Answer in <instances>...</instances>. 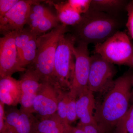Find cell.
Listing matches in <instances>:
<instances>
[{
    "label": "cell",
    "mask_w": 133,
    "mask_h": 133,
    "mask_svg": "<svg viewBox=\"0 0 133 133\" xmlns=\"http://www.w3.org/2000/svg\"><path fill=\"white\" fill-rule=\"evenodd\" d=\"M125 8L128 15L126 26L129 34L133 40V1L129 2L127 4Z\"/></svg>",
    "instance_id": "24"
},
{
    "label": "cell",
    "mask_w": 133,
    "mask_h": 133,
    "mask_svg": "<svg viewBox=\"0 0 133 133\" xmlns=\"http://www.w3.org/2000/svg\"><path fill=\"white\" fill-rule=\"evenodd\" d=\"M133 51L129 36L119 31L104 42L95 45L94 51L112 64L129 65Z\"/></svg>",
    "instance_id": "5"
},
{
    "label": "cell",
    "mask_w": 133,
    "mask_h": 133,
    "mask_svg": "<svg viewBox=\"0 0 133 133\" xmlns=\"http://www.w3.org/2000/svg\"><path fill=\"white\" fill-rule=\"evenodd\" d=\"M63 90L54 82L41 81L31 113L37 114L40 120L48 118L56 113L59 95Z\"/></svg>",
    "instance_id": "6"
},
{
    "label": "cell",
    "mask_w": 133,
    "mask_h": 133,
    "mask_svg": "<svg viewBox=\"0 0 133 133\" xmlns=\"http://www.w3.org/2000/svg\"><path fill=\"white\" fill-rule=\"evenodd\" d=\"M119 22L113 15L90 8L81 16L79 23L74 27L73 35L78 43L94 44L104 42L119 31Z\"/></svg>",
    "instance_id": "2"
},
{
    "label": "cell",
    "mask_w": 133,
    "mask_h": 133,
    "mask_svg": "<svg viewBox=\"0 0 133 133\" xmlns=\"http://www.w3.org/2000/svg\"><path fill=\"white\" fill-rule=\"evenodd\" d=\"M115 74L114 64L94 54L91 56L88 88L93 92L109 90L114 82L113 79Z\"/></svg>",
    "instance_id": "8"
},
{
    "label": "cell",
    "mask_w": 133,
    "mask_h": 133,
    "mask_svg": "<svg viewBox=\"0 0 133 133\" xmlns=\"http://www.w3.org/2000/svg\"><path fill=\"white\" fill-rule=\"evenodd\" d=\"M115 133H133V104L115 128Z\"/></svg>",
    "instance_id": "20"
},
{
    "label": "cell",
    "mask_w": 133,
    "mask_h": 133,
    "mask_svg": "<svg viewBox=\"0 0 133 133\" xmlns=\"http://www.w3.org/2000/svg\"><path fill=\"white\" fill-rule=\"evenodd\" d=\"M43 1L19 0L9 12L0 17V31L3 35L23 29L27 24L32 5Z\"/></svg>",
    "instance_id": "10"
},
{
    "label": "cell",
    "mask_w": 133,
    "mask_h": 133,
    "mask_svg": "<svg viewBox=\"0 0 133 133\" xmlns=\"http://www.w3.org/2000/svg\"><path fill=\"white\" fill-rule=\"evenodd\" d=\"M68 31L67 26L59 24L48 33L38 36L37 50L35 60L27 66L34 72L40 81L54 82V59L59 40Z\"/></svg>",
    "instance_id": "3"
},
{
    "label": "cell",
    "mask_w": 133,
    "mask_h": 133,
    "mask_svg": "<svg viewBox=\"0 0 133 133\" xmlns=\"http://www.w3.org/2000/svg\"><path fill=\"white\" fill-rule=\"evenodd\" d=\"M72 127L60 119L57 113L48 118L38 120L35 133H68Z\"/></svg>",
    "instance_id": "16"
},
{
    "label": "cell",
    "mask_w": 133,
    "mask_h": 133,
    "mask_svg": "<svg viewBox=\"0 0 133 133\" xmlns=\"http://www.w3.org/2000/svg\"><path fill=\"white\" fill-rule=\"evenodd\" d=\"M73 133H85L82 129L77 126L76 127H74L73 128Z\"/></svg>",
    "instance_id": "28"
},
{
    "label": "cell",
    "mask_w": 133,
    "mask_h": 133,
    "mask_svg": "<svg viewBox=\"0 0 133 133\" xmlns=\"http://www.w3.org/2000/svg\"><path fill=\"white\" fill-rule=\"evenodd\" d=\"M38 36L35 34L23 48L18 56L20 66L26 69L35 60L37 50V40Z\"/></svg>",
    "instance_id": "18"
},
{
    "label": "cell",
    "mask_w": 133,
    "mask_h": 133,
    "mask_svg": "<svg viewBox=\"0 0 133 133\" xmlns=\"http://www.w3.org/2000/svg\"><path fill=\"white\" fill-rule=\"evenodd\" d=\"M133 79V74L129 72L116 79L102 104L96 108L95 121L105 133L115 128L129 109Z\"/></svg>",
    "instance_id": "1"
},
{
    "label": "cell",
    "mask_w": 133,
    "mask_h": 133,
    "mask_svg": "<svg viewBox=\"0 0 133 133\" xmlns=\"http://www.w3.org/2000/svg\"><path fill=\"white\" fill-rule=\"evenodd\" d=\"M93 93L88 88L78 97L76 107L77 116L80 120L78 124L98 126L94 117L96 105Z\"/></svg>",
    "instance_id": "14"
},
{
    "label": "cell",
    "mask_w": 133,
    "mask_h": 133,
    "mask_svg": "<svg viewBox=\"0 0 133 133\" xmlns=\"http://www.w3.org/2000/svg\"><path fill=\"white\" fill-rule=\"evenodd\" d=\"M68 101L67 106V122L69 125L78 119L76 111V99L77 98L69 95L68 92Z\"/></svg>",
    "instance_id": "22"
},
{
    "label": "cell",
    "mask_w": 133,
    "mask_h": 133,
    "mask_svg": "<svg viewBox=\"0 0 133 133\" xmlns=\"http://www.w3.org/2000/svg\"><path fill=\"white\" fill-rule=\"evenodd\" d=\"M0 78V102L9 106H16L21 98L20 81L12 76Z\"/></svg>",
    "instance_id": "15"
},
{
    "label": "cell",
    "mask_w": 133,
    "mask_h": 133,
    "mask_svg": "<svg viewBox=\"0 0 133 133\" xmlns=\"http://www.w3.org/2000/svg\"><path fill=\"white\" fill-rule=\"evenodd\" d=\"M16 31L4 35L0 38V78L12 76L16 72H24L18 62L15 44Z\"/></svg>",
    "instance_id": "9"
},
{
    "label": "cell",
    "mask_w": 133,
    "mask_h": 133,
    "mask_svg": "<svg viewBox=\"0 0 133 133\" xmlns=\"http://www.w3.org/2000/svg\"><path fill=\"white\" fill-rule=\"evenodd\" d=\"M68 97V92H66L64 90L62 91L59 95L56 113L63 122L69 124L67 122L66 116Z\"/></svg>",
    "instance_id": "21"
},
{
    "label": "cell",
    "mask_w": 133,
    "mask_h": 133,
    "mask_svg": "<svg viewBox=\"0 0 133 133\" xmlns=\"http://www.w3.org/2000/svg\"><path fill=\"white\" fill-rule=\"evenodd\" d=\"M129 66H132L133 67V51L132 56H131V59H130V65Z\"/></svg>",
    "instance_id": "29"
},
{
    "label": "cell",
    "mask_w": 133,
    "mask_h": 133,
    "mask_svg": "<svg viewBox=\"0 0 133 133\" xmlns=\"http://www.w3.org/2000/svg\"><path fill=\"white\" fill-rule=\"evenodd\" d=\"M74 48L75 58L74 75L69 95L78 98L79 95L88 88V84L91 65V56L88 44L79 42Z\"/></svg>",
    "instance_id": "7"
},
{
    "label": "cell",
    "mask_w": 133,
    "mask_h": 133,
    "mask_svg": "<svg viewBox=\"0 0 133 133\" xmlns=\"http://www.w3.org/2000/svg\"><path fill=\"white\" fill-rule=\"evenodd\" d=\"M132 91H133V89L132 90Z\"/></svg>",
    "instance_id": "30"
},
{
    "label": "cell",
    "mask_w": 133,
    "mask_h": 133,
    "mask_svg": "<svg viewBox=\"0 0 133 133\" xmlns=\"http://www.w3.org/2000/svg\"><path fill=\"white\" fill-rule=\"evenodd\" d=\"M19 0H0V17L9 11Z\"/></svg>",
    "instance_id": "25"
},
{
    "label": "cell",
    "mask_w": 133,
    "mask_h": 133,
    "mask_svg": "<svg viewBox=\"0 0 133 133\" xmlns=\"http://www.w3.org/2000/svg\"><path fill=\"white\" fill-rule=\"evenodd\" d=\"M126 2V1L122 0H92L91 8L112 15L113 13L118 12L123 8Z\"/></svg>",
    "instance_id": "19"
},
{
    "label": "cell",
    "mask_w": 133,
    "mask_h": 133,
    "mask_svg": "<svg viewBox=\"0 0 133 133\" xmlns=\"http://www.w3.org/2000/svg\"><path fill=\"white\" fill-rule=\"evenodd\" d=\"M59 22L57 16L38 3L31 6L27 24L31 31L39 36L57 27Z\"/></svg>",
    "instance_id": "12"
},
{
    "label": "cell",
    "mask_w": 133,
    "mask_h": 133,
    "mask_svg": "<svg viewBox=\"0 0 133 133\" xmlns=\"http://www.w3.org/2000/svg\"><path fill=\"white\" fill-rule=\"evenodd\" d=\"M73 35H64L59 40L54 59L53 80L64 91L70 90L75 67Z\"/></svg>",
    "instance_id": "4"
},
{
    "label": "cell",
    "mask_w": 133,
    "mask_h": 133,
    "mask_svg": "<svg viewBox=\"0 0 133 133\" xmlns=\"http://www.w3.org/2000/svg\"><path fill=\"white\" fill-rule=\"evenodd\" d=\"M77 127L82 129L85 133H105L98 126L94 125H82L78 124Z\"/></svg>",
    "instance_id": "26"
},
{
    "label": "cell",
    "mask_w": 133,
    "mask_h": 133,
    "mask_svg": "<svg viewBox=\"0 0 133 133\" xmlns=\"http://www.w3.org/2000/svg\"><path fill=\"white\" fill-rule=\"evenodd\" d=\"M52 5L56 10L57 16L61 24L74 26L80 22L82 15L76 11L68 1L58 2Z\"/></svg>",
    "instance_id": "17"
},
{
    "label": "cell",
    "mask_w": 133,
    "mask_h": 133,
    "mask_svg": "<svg viewBox=\"0 0 133 133\" xmlns=\"http://www.w3.org/2000/svg\"><path fill=\"white\" fill-rule=\"evenodd\" d=\"M19 81L22 91L21 109L31 113L34 100L41 86V81L34 72L28 68H26Z\"/></svg>",
    "instance_id": "13"
},
{
    "label": "cell",
    "mask_w": 133,
    "mask_h": 133,
    "mask_svg": "<svg viewBox=\"0 0 133 133\" xmlns=\"http://www.w3.org/2000/svg\"><path fill=\"white\" fill-rule=\"evenodd\" d=\"M5 104L0 102V133H4L5 129Z\"/></svg>",
    "instance_id": "27"
},
{
    "label": "cell",
    "mask_w": 133,
    "mask_h": 133,
    "mask_svg": "<svg viewBox=\"0 0 133 133\" xmlns=\"http://www.w3.org/2000/svg\"><path fill=\"white\" fill-rule=\"evenodd\" d=\"M92 0H69L70 5L81 15L85 14L91 7Z\"/></svg>",
    "instance_id": "23"
},
{
    "label": "cell",
    "mask_w": 133,
    "mask_h": 133,
    "mask_svg": "<svg viewBox=\"0 0 133 133\" xmlns=\"http://www.w3.org/2000/svg\"><path fill=\"white\" fill-rule=\"evenodd\" d=\"M38 120L33 114L12 107L5 111L4 133H35Z\"/></svg>",
    "instance_id": "11"
}]
</instances>
